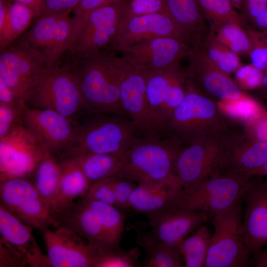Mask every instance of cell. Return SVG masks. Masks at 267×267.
<instances>
[{
  "mask_svg": "<svg viewBox=\"0 0 267 267\" xmlns=\"http://www.w3.org/2000/svg\"><path fill=\"white\" fill-rule=\"evenodd\" d=\"M84 111L130 119L120 101L116 56L104 50L72 60Z\"/></svg>",
  "mask_w": 267,
  "mask_h": 267,
  "instance_id": "6da1fadb",
  "label": "cell"
},
{
  "mask_svg": "<svg viewBox=\"0 0 267 267\" xmlns=\"http://www.w3.org/2000/svg\"><path fill=\"white\" fill-rule=\"evenodd\" d=\"M183 145L170 136H140L126 151L115 176L150 186L178 181L175 165Z\"/></svg>",
  "mask_w": 267,
  "mask_h": 267,
  "instance_id": "7a4b0ae2",
  "label": "cell"
},
{
  "mask_svg": "<svg viewBox=\"0 0 267 267\" xmlns=\"http://www.w3.org/2000/svg\"><path fill=\"white\" fill-rule=\"evenodd\" d=\"M228 118L217 102L195 89L188 80L185 96L172 113L164 134L184 145L221 136L233 126Z\"/></svg>",
  "mask_w": 267,
  "mask_h": 267,
  "instance_id": "3957f363",
  "label": "cell"
},
{
  "mask_svg": "<svg viewBox=\"0 0 267 267\" xmlns=\"http://www.w3.org/2000/svg\"><path fill=\"white\" fill-rule=\"evenodd\" d=\"M76 120L74 142L59 160L86 153H124L142 136L134 123L124 117L83 111Z\"/></svg>",
  "mask_w": 267,
  "mask_h": 267,
  "instance_id": "277c9868",
  "label": "cell"
},
{
  "mask_svg": "<svg viewBox=\"0 0 267 267\" xmlns=\"http://www.w3.org/2000/svg\"><path fill=\"white\" fill-rule=\"evenodd\" d=\"M253 177L217 173L189 189L180 190L165 209L200 211L213 216L241 201L255 182Z\"/></svg>",
  "mask_w": 267,
  "mask_h": 267,
  "instance_id": "5b68a950",
  "label": "cell"
},
{
  "mask_svg": "<svg viewBox=\"0 0 267 267\" xmlns=\"http://www.w3.org/2000/svg\"><path fill=\"white\" fill-rule=\"evenodd\" d=\"M25 101L28 107L54 111L70 118L75 119L84 111L70 64L44 67L34 79Z\"/></svg>",
  "mask_w": 267,
  "mask_h": 267,
  "instance_id": "8992f818",
  "label": "cell"
},
{
  "mask_svg": "<svg viewBox=\"0 0 267 267\" xmlns=\"http://www.w3.org/2000/svg\"><path fill=\"white\" fill-rule=\"evenodd\" d=\"M214 232L205 267H245L251 251L242 231L241 201L213 215Z\"/></svg>",
  "mask_w": 267,
  "mask_h": 267,
  "instance_id": "52a82bcc",
  "label": "cell"
},
{
  "mask_svg": "<svg viewBox=\"0 0 267 267\" xmlns=\"http://www.w3.org/2000/svg\"><path fill=\"white\" fill-rule=\"evenodd\" d=\"M127 0H116L89 12L68 51L72 60L109 48L127 16Z\"/></svg>",
  "mask_w": 267,
  "mask_h": 267,
  "instance_id": "ba28073f",
  "label": "cell"
},
{
  "mask_svg": "<svg viewBox=\"0 0 267 267\" xmlns=\"http://www.w3.org/2000/svg\"><path fill=\"white\" fill-rule=\"evenodd\" d=\"M71 10L43 13L30 30L14 42L31 48L44 57L46 67L60 65L61 58L68 52L72 41Z\"/></svg>",
  "mask_w": 267,
  "mask_h": 267,
  "instance_id": "9c48e42d",
  "label": "cell"
},
{
  "mask_svg": "<svg viewBox=\"0 0 267 267\" xmlns=\"http://www.w3.org/2000/svg\"><path fill=\"white\" fill-rule=\"evenodd\" d=\"M0 204L23 222L43 232L59 226L32 181L16 178L0 180Z\"/></svg>",
  "mask_w": 267,
  "mask_h": 267,
  "instance_id": "30bf717a",
  "label": "cell"
},
{
  "mask_svg": "<svg viewBox=\"0 0 267 267\" xmlns=\"http://www.w3.org/2000/svg\"><path fill=\"white\" fill-rule=\"evenodd\" d=\"M22 125L47 153L56 157L73 144L77 132L76 119L50 110L28 107Z\"/></svg>",
  "mask_w": 267,
  "mask_h": 267,
  "instance_id": "8fae6325",
  "label": "cell"
},
{
  "mask_svg": "<svg viewBox=\"0 0 267 267\" xmlns=\"http://www.w3.org/2000/svg\"><path fill=\"white\" fill-rule=\"evenodd\" d=\"M222 135L183 145L175 165V177L182 189H189L220 172Z\"/></svg>",
  "mask_w": 267,
  "mask_h": 267,
  "instance_id": "7c38bea8",
  "label": "cell"
},
{
  "mask_svg": "<svg viewBox=\"0 0 267 267\" xmlns=\"http://www.w3.org/2000/svg\"><path fill=\"white\" fill-rule=\"evenodd\" d=\"M43 233L46 255L52 267H96L107 248L89 242L75 230L64 225Z\"/></svg>",
  "mask_w": 267,
  "mask_h": 267,
  "instance_id": "4fadbf2b",
  "label": "cell"
},
{
  "mask_svg": "<svg viewBox=\"0 0 267 267\" xmlns=\"http://www.w3.org/2000/svg\"><path fill=\"white\" fill-rule=\"evenodd\" d=\"M46 153L23 125L16 127L0 138V180L33 175Z\"/></svg>",
  "mask_w": 267,
  "mask_h": 267,
  "instance_id": "5bb4252c",
  "label": "cell"
},
{
  "mask_svg": "<svg viewBox=\"0 0 267 267\" xmlns=\"http://www.w3.org/2000/svg\"><path fill=\"white\" fill-rule=\"evenodd\" d=\"M121 107L143 136H159L152 123L146 99L145 74L116 56Z\"/></svg>",
  "mask_w": 267,
  "mask_h": 267,
  "instance_id": "9a60e30c",
  "label": "cell"
},
{
  "mask_svg": "<svg viewBox=\"0 0 267 267\" xmlns=\"http://www.w3.org/2000/svg\"><path fill=\"white\" fill-rule=\"evenodd\" d=\"M191 45L171 37H157L120 48L122 57L144 73L167 68L187 57Z\"/></svg>",
  "mask_w": 267,
  "mask_h": 267,
  "instance_id": "2e32d148",
  "label": "cell"
},
{
  "mask_svg": "<svg viewBox=\"0 0 267 267\" xmlns=\"http://www.w3.org/2000/svg\"><path fill=\"white\" fill-rule=\"evenodd\" d=\"M186 69L188 80L198 90L217 102L236 99L243 93L229 76L221 71L209 58L201 45L191 46Z\"/></svg>",
  "mask_w": 267,
  "mask_h": 267,
  "instance_id": "e0dca14e",
  "label": "cell"
},
{
  "mask_svg": "<svg viewBox=\"0 0 267 267\" xmlns=\"http://www.w3.org/2000/svg\"><path fill=\"white\" fill-rule=\"evenodd\" d=\"M44 67L45 60L39 52L14 42L0 50V80L25 103L34 79Z\"/></svg>",
  "mask_w": 267,
  "mask_h": 267,
  "instance_id": "ac0fdd59",
  "label": "cell"
},
{
  "mask_svg": "<svg viewBox=\"0 0 267 267\" xmlns=\"http://www.w3.org/2000/svg\"><path fill=\"white\" fill-rule=\"evenodd\" d=\"M157 37H171L191 45L194 44L192 38L170 15L158 13L127 16L109 48L117 51L120 48Z\"/></svg>",
  "mask_w": 267,
  "mask_h": 267,
  "instance_id": "d6986e66",
  "label": "cell"
},
{
  "mask_svg": "<svg viewBox=\"0 0 267 267\" xmlns=\"http://www.w3.org/2000/svg\"><path fill=\"white\" fill-rule=\"evenodd\" d=\"M219 172L247 175L267 161V142H254L245 130L233 126L222 135Z\"/></svg>",
  "mask_w": 267,
  "mask_h": 267,
  "instance_id": "ffe728a7",
  "label": "cell"
},
{
  "mask_svg": "<svg viewBox=\"0 0 267 267\" xmlns=\"http://www.w3.org/2000/svg\"><path fill=\"white\" fill-rule=\"evenodd\" d=\"M211 216L200 211L166 209L149 219L150 231L166 245L179 250L184 239L207 221Z\"/></svg>",
  "mask_w": 267,
  "mask_h": 267,
  "instance_id": "44dd1931",
  "label": "cell"
},
{
  "mask_svg": "<svg viewBox=\"0 0 267 267\" xmlns=\"http://www.w3.org/2000/svg\"><path fill=\"white\" fill-rule=\"evenodd\" d=\"M32 228L0 205V241L18 255L27 266L50 267L47 255L40 248Z\"/></svg>",
  "mask_w": 267,
  "mask_h": 267,
  "instance_id": "7402d4cb",
  "label": "cell"
},
{
  "mask_svg": "<svg viewBox=\"0 0 267 267\" xmlns=\"http://www.w3.org/2000/svg\"><path fill=\"white\" fill-rule=\"evenodd\" d=\"M244 199L243 235L253 254L267 245V180L255 181Z\"/></svg>",
  "mask_w": 267,
  "mask_h": 267,
  "instance_id": "603a6c76",
  "label": "cell"
},
{
  "mask_svg": "<svg viewBox=\"0 0 267 267\" xmlns=\"http://www.w3.org/2000/svg\"><path fill=\"white\" fill-rule=\"evenodd\" d=\"M59 161L62 171L61 179L58 193L50 206V211L60 225V219L74 205L76 198L86 195L90 184L72 159Z\"/></svg>",
  "mask_w": 267,
  "mask_h": 267,
  "instance_id": "cb8c5ba5",
  "label": "cell"
},
{
  "mask_svg": "<svg viewBox=\"0 0 267 267\" xmlns=\"http://www.w3.org/2000/svg\"><path fill=\"white\" fill-rule=\"evenodd\" d=\"M168 13L194 41L201 45L210 32L198 0H164Z\"/></svg>",
  "mask_w": 267,
  "mask_h": 267,
  "instance_id": "d4e9b609",
  "label": "cell"
},
{
  "mask_svg": "<svg viewBox=\"0 0 267 267\" xmlns=\"http://www.w3.org/2000/svg\"><path fill=\"white\" fill-rule=\"evenodd\" d=\"M181 189L177 181L151 186L137 184L131 195V208L150 219L164 210Z\"/></svg>",
  "mask_w": 267,
  "mask_h": 267,
  "instance_id": "484cf974",
  "label": "cell"
},
{
  "mask_svg": "<svg viewBox=\"0 0 267 267\" xmlns=\"http://www.w3.org/2000/svg\"><path fill=\"white\" fill-rule=\"evenodd\" d=\"M60 225L75 230L89 242L101 247H111L106 240L100 222L84 198L74 205L59 220Z\"/></svg>",
  "mask_w": 267,
  "mask_h": 267,
  "instance_id": "4316f807",
  "label": "cell"
},
{
  "mask_svg": "<svg viewBox=\"0 0 267 267\" xmlns=\"http://www.w3.org/2000/svg\"><path fill=\"white\" fill-rule=\"evenodd\" d=\"M182 67L179 64L164 69L144 73L146 79V99L153 125L160 136L162 108L172 80Z\"/></svg>",
  "mask_w": 267,
  "mask_h": 267,
  "instance_id": "83f0119b",
  "label": "cell"
},
{
  "mask_svg": "<svg viewBox=\"0 0 267 267\" xmlns=\"http://www.w3.org/2000/svg\"><path fill=\"white\" fill-rule=\"evenodd\" d=\"M125 152L86 153L69 159L76 163L91 184L98 180L115 176L122 166Z\"/></svg>",
  "mask_w": 267,
  "mask_h": 267,
  "instance_id": "f1b7e54d",
  "label": "cell"
},
{
  "mask_svg": "<svg viewBox=\"0 0 267 267\" xmlns=\"http://www.w3.org/2000/svg\"><path fill=\"white\" fill-rule=\"evenodd\" d=\"M136 241L145 250L143 267H184L180 250L166 245L157 239L151 231L137 232Z\"/></svg>",
  "mask_w": 267,
  "mask_h": 267,
  "instance_id": "f546056e",
  "label": "cell"
},
{
  "mask_svg": "<svg viewBox=\"0 0 267 267\" xmlns=\"http://www.w3.org/2000/svg\"><path fill=\"white\" fill-rule=\"evenodd\" d=\"M61 173L59 161L55 156L47 153L33 174L32 182L49 210L58 193Z\"/></svg>",
  "mask_w": 267,
  "mask_h": 267,
  "instance_id": "4dcf8cb0",
  "label": "cell"
},
{
  "mask_svg": "<svg viewBox=\"0 0 267 267\" xmlns=\"http://www.w3.org/2000/svg\"><path fill=\"white\" fill-rule=\"evenodd\" d=\"M88 206L97 216L108 245L119 246L125 228V216L116 206L83 197Z\"/></svg>",
  "mask_w": 267,
  "mask_h": 267,
  "instance_id": "1f68e13d",
  "label": "cell"
},
{
  "mask_svg": "<svg viewBox=\"0 0 267 267\" xmlns=\"http://www.w3.org/2000/svg\"><path fill=\"white\" fill-rule=\"evenodd\" d=\"M37 17L30 7L11 2L2 30L0 31V49L13 43L21 36Z\"/></svg>",
  "mask_w": 267,
  "mask_h": 267,
  "instance_id": "d6a6232c",
  "label": "cell"
},
{
  "mask_svg": "<svg viewBox=\"0 0 267 267\" xmlns=\"http://www.w3.org/2000/svg\"><path fill=\"white\" fill-rule=\"evenodd\" d=\"M204 16L209 24L210 31H214L228 23L246 27L248 21L239 13L229 0H198Z\"/></svg>",
  "mask_w": 267,
  "mask_h": 267,
  "instance_id": "836d02e7",
  "label": "cell"
},
{
  "mask_svg": "<svg viewBox=\"0 0 267 267\" xmlns=\"http://www.w3.org/2000/svg\"><path fill=\"white\" fill-rule=\"evenodd\" d=\"M212 234L202 224L182 241L179 250L185 267H205Z\"/></svg>",
  "mask_w": 267,
  "mask_h": 267,
  "instance_id": "e575fe53",
  "label": "cell"
},
{
  "mask_svg": "<svg viewBox=\"0 0 267 267\" xmlns=\"http://www.w3.org/2000/svg\"><path fill=\"white\" fill-rule=\"evenodd\" d=\"M209 58L222 72H235L241 63L239 56L221 43L211 31L201 45Z\"/></svg>",
  "mask_w": 267,
  "mask_h": 267,
  "instance_id": "d590c367",
  "label": "cell"
},
{
  "mask_svg": "<svg viewBox=\"0 0 267 267\" xmlns=\"http://www.w3.org/2000/svg\"><path fill=\"white\" fill-rule=\"evenodd\" d=\"M211 32L233 52L239 56H249L251 41L244 27L235 23H228Z\"/></svg>",
  "mask_w": 267,
  "mask_h": 267,
  "instance_id": "8d00e7d4",
  "label": "cell"
},
{
  "mask_svg": "<svg viewBox=\"0 0 267 267\" xmlns=\"http://www.w3.org/2000/svg\"><path fill=\"white\" fill-rule=\"evenodd\" d=\"M217 103L226 116L244 122L249 123L255 119L259 112L256 102L246 94L236 99L222 100Z\"/></svg>",
  "mask_w": 267,
  "mask_h": 267,
  "instance_id": "74e56055",
  "label": "cell"
},
{
  "mask_svg": "<svg viewBox=\"0 0 267 267\" xmlns=\"http://www.w3.org/2000/svg\"><path fill=\"white\" fill-rule=\"evenodd\" d=\"M140 252L138 248L134 247L125 251L116 247H108L102 254L96 267H136L139 264Z\"/></svg>",
  "mask_w": 267,
  "mask_h": 267,
  "instance_id": "f35d334b",
  "label": "cell"
},
{
  "mask_svg": "<svg viewBox=\"0 0 267 267\" xmlns=\"http://www.w3.org/2000/svg\"><path fill=\"white\" fill-rule=\"evenodd\" d=\"M246 30L251 41L249 56L251 64L265 70L267 67V33L250 28Z\"/></svg>",
  "mask_w": 267,
  "mask_h": 267,
  "instance_id": "ab89813d",
  "label": "cell"
},
{
  "mask_svg": "<svg viewBox=\"0 0 267 267\" xmlns=\"http://www.w3.org/2000/svg\"><path fill=\"white\" fill-rule=\"evenodd\" d=\"M27 108L0 103V138L22 125L24 113Z\"/></svg>",
  "mask_w": 267,
  "mask_h": 267,
  "instance_id": "60d3db41",
  "label": "cell"
},
{
  "mask_svg": "<svg viewBox=\"0 0 267 267\" xmlns=\"http://www.w3.org/2000/svg\"><path fill=\"white\" fill-rule=\"evenodd\" d=\"M116 0H81L79 4L72 10V41L73 44L82 27L87 14L91 11L110 3Z\"/></svg>",
  "mask_w": 267,
  "mask_h": 267,
  "instance_id": "b9f144b4",
  "label": "cell"
},
{
  "mask_svg": "<svg viewBox=\"0 0 267 267\" xmlns=\"http://www.w3.org/2000/svg\"><path fill=\"white\" fill-rule=\"evenodd\" d=\"M114 180V176L91 183L85 197L115 206Z\"/></svg>",
  "mask_w": 267,
  "mask_h": 267,
  "instance_id": "7bdbcfd3",
  "label": "cell"
},
{
  "mask_svg": "<svg viewBox=\"0 0 267 267\" xmlns=\"http://www.w3.org/2000/svg\"><path fill=\"white\" fill-rule=\"evenodd\" d=\"M127 11V16L158 13L168 14L164 0H128Z\"/></svg>",
  "mask_w": 267,
  "mask_h": 267,
  "instance_id": "ee69618b",
  "label": "cell"
},
{
  "mask_svg": "<svg viewBox=\"0 0 267 267\" xmlns=\"http://www.w3.org/2000/svg\"><path fill=\"white\" fill-rule=\"evenodd\" d=\"M136 185L135 182L130 179L114 176L113 186L116 207L124 210L132 209L130 197Z\"/></svg>",
  "mask_w": 267,
  "mask_h": 267,
  "instance_id": "f6af8a7d",
  "label": "cell"
},
{
  "mask_svg": "<svg viewBox=\"0 0 267 267\" xmlns=\"http://www.w3.org/2000/svg\"><path fill=\"white\" fill-rule=\"evenodd\" d=\"M262 70L252 64L240 66L235 72V78L239 88L253 89L262 84Z\"/></svg>",
  "mask_w": 267,
  "mask_h": 267,
  "instance_id": "bcb514c9",
  "label": "cell"
},
{
  "mask_svg": "<svg viewBox=\"0 0 267 267\" xmlns=\"http://www.w3.org/2000/svg\"><path fill=\"white\" fill-rule=\"evenodd\" d=\"M0 267H27L22 259L0 241Z\"/></svg>",
  "mask_w": 267,
  "mask_h": 267,
  "instance_id": "7dc6e473",
  "label": "cell"
},
{
  "mask_svg": "<svg viewBox=\"0 0 267 267\" xmlns=\"http://www.w3.org/2000/svg\"><path fill=\"white\" fill-rule=\"evenodd\" d=\"M81 0H45L43 13H59L75 8Z\"/></svg>",
  "mask_w": 267,
  "mask_h": 267,
  "instance_id": "c3c4849f",
  "label": "cell"
},
{
  "mask_svg": "<svg viewBox=\"0 0 267 267\" xmlns=\"http://www.w3.org/2000/svg\"><path fill=\"white\" fill-rule=\"evenodd\" d=\"M244 5L245 18L253 22L257 17L267 9V0H245Z\"/></svg>",
  "mask_w": 267,
  "mask_h": 267,
  "instance_id": "681fc988",
  "label": "cell"
},
{
  "mask_svg": "<svg viewBox=\"0 0 267 267\" xmlns=\"http://www.w3.org/2000/svg\"><path fill=\"white\" fill-rule=\"evenodd\" d=\"M0 103L28 107L26 103L19 100L13 91L0 80Z\"/></svg>",
  "mask_w": 267,
  "mask_h": 267,
  "instance_id": "f907efd6",
  "label": "cell"
},
{
  "mask_svg": "<svg viewBox=\"0 0 267 267\" xmlns=\"http://www.w3.org/2000/svg\"><path fill=\"white\" fill-rule=\"evenodd\" d=\"M24 4L32 9L37 18L43 13L45 0H8Z\"/></svg>",
  "mask_w": 267,
  "mask_h": 267,
  "instance_id": "816d5d0a",
  "label": "cell"
},
{
  "mask_svg": "<svg viewBox=\"0 0 267 267\" xmlns=\"http://www.w3.org/2000/svg\"><path fill=\"white\" fill-rule=\"evenodd\" d=\"M253 254L254 267H267V249H261Z\"/></svg>",
  "mask_w": 267,
  "mask_h": 267,
  "instance_id": "f5cc1de1",
  "label": "cell"
},
{
  "mask_svg": "<svg viewBox=\"0 0 267 267\" xmlns=\"http://www.w3.org/2000/svg\"><path fill=\"white\" fill-rule=\"evenodd\" d=\"M253 23L257 30L267 33V9L257 17Z\"/></svg>",
  "mask_w": 267,
  "mask_h": 267,
  "instance_id": "db71d44e",
  "label": "cell"
},
{
  "mask_svg": "<svg viewBox=\"0 0 267 267\" xmlns=\"http://www.w3.org/2000/svg\"><path fill=\"white\" fill-rule=\"evenodd\" d=\"M247 175H264L267 177V161L262 166L249 173Z\"/></svg>",
  "mask_w": 267,
  "mask_h": 267,
  "instance_id": "11a10c76",
  "label": "cell"
},
{
  "mask_svg": "<svg viewBox=\"0 0 267 267\" xmlns=\"http://www.w3.org/2000/svg\"><path fill=\"white\" fill-rule=\"evenodd\" d=\"M235 8H241L244 4L245 0H229Z\"/></svg>",
  "mask_w": 267,
  "mask_h": 267,
  "instance_id": "9f6ffc18",
  "label": "cell"
},
{
  "mask_svg": "<svg viewBox=\"0 0 267 267\" xmlns=\"http://www.w3.org/2000/svg\"><path fill=\"white\" fill-rule=\"evenodd\" d=\"M262 84L267 87V74L264 76H263V79H262Z\"/></svg>",
  "mask_w": 267,
  "mask_h": 267,
  "instance_id": "6f0895ef",
  "label": "cell"
},
{
  "mask_svg": "<svg viewBox=\"0 0 267 267\" xmlns=\"http://www.w3.org/2000/svg\"></svg>",
  "mask_w": 267,
  "mask_h": 267,
  "instance_id": "680465c9",
  "label": "cell"
}]
</instances>
